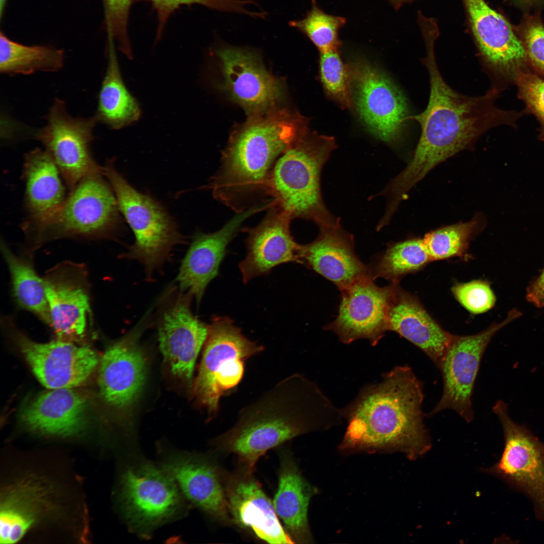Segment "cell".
Returning <instances> with one entry per match:
<instances>
[{"label": "cell", "instance_id": "obj_23", "mask_svg": "<svg viewBox=\"0 0 544 544\" xmlns=\"http://www.w3.org/2000/svg\"><path fill=\"white\" fill-rule=\"evenodd\" d=\"M267 203L237 213L220 230L212 233L196 234L183 259L177 281L179 290L201 301L209 283L218 275L226 248L245 220L268 208Z\"/></svg>", "mask_w": 544, "mask_h": 544}, {"label": "cell", "instance_id": "obj_6", "mask_svg": "<svg viewBox=\"0 0 544 544\" xmlns=\"http://www.w3.org/2000/svg\"><path fill=\"white\" fill-rule=\"evenodd\" d=\"M115 193L119 210L132 229L135 241L124 255L144 266L151 278L184 238L164 208L151 196L139 192L116 170L112 161L103 167Z\"/></svg>", "mask_w": 544, "mask_h": 544}, {"label": "cell", "instance_id": "obj_36", "mask_svg": "<svg viewBox=\"0 0 544 544\" xmlns=\"http://www.w3.org/2000/svg\"><path fill=\"white\" fill-rule=\"evenodd\" d=\"M346 24L345 18L326 13L314 0L304 18L289 23L307 36L319 52L338 50L341 45L339 31Z\"/></svg>", "mask_w": 544, "mask_h": 544}, {"label": "cell", "instance_id": "obj_24", "mask_svg": "<svg viewBox=\"0 0 544 544\" xmlns=\"http://www.w3.org/2000/svg\"><path fill=\"white\" fill-rule=\"evenodd\" d=\"M250 473L246 470L232 475L226 484L228 508L234 521L267 543H295L281 525L273 503Z\"/></svg>", "mask_w": 544, "mask_h": 544}, {"label": "cell", "instance_id": "obj_4", "mask_svg": "<svg viewBox=\"0 0 544 544\" xmlns=\"http://www.w3.org/2000/svg\"><path fill=\"white\" fill-rule=\"evenodd\" d=\"M299 113L277 107L249 115L234 130L210 183L214 197L237 213L267 195L270 172L281 154L308 130Z\"/></svg>", "mask_w": 544, "mask_h": 544}, {"label": "cell", "instance_id": "obj_19", "mask_svg": "<svg viewBox=\"0 0 544 544\" xmlns=\"http://www.w3.org/2000/svg\"><path fill=\"white\" fill-rule=\"evenodd\" d=\"M51 326L57 339L80 342L87 330L91 309L88 273L84 265L61 262L43 278Z\"/></svg>", "mask_w": 544, "mask_h": 544}, {"label": "cell", "instance_id": "obj_31", "mask_svg": "<svg viewBox=\"0 0 544 544\" xmlns=\"http://www.w3.org/2000/svg\"><path fill=\"white\" fill-rule=\"evenodd\" d=\"M108 62L98 97L96 116L110 128L121 129L138 121L140 105L124 83L116 57L114 42L108 41Z\"/></svg>", "mask_w": 544, "mask_h": 544}, {"label": "cell", "instance_id": "obj_26", "mask_svg": "<svg viewBox=\"0 0 544 544\" xmlns=\"http://www.w3.org/2000/svg\"><path fill=\"white\" fill-rule=\"evenodd\" d=\"M319 228L318 236L314 241L301 245L302 263L305 262L331 281L340 291L357 279L372 275L371 270L355 254L351 234L341 226Z\"/></svg>", "mask_w": 544, "mask_h": 544}, {"label": "cell", "instance_id": "obj_46", "mask_svg": "<svg viewBox=\"0 0 544 544\" xmlns=\"http://www.w3.org/2000/svg\"><path fill=\"white\" fill-rule=\"evenodd\" d=\"M526 1H531V0H526Z\"/></svg>", "mask_w": 544, "mask_h": 544}, {"label": "cell", "instance_id": "obj_43", "mask_svg": "<svg viewBox=\"0 0 544 544\" xmlns=\"http://www.w3.org/2000/svg\"><path fill=\"white\" fill-rule=\"evenodd\" d=\"M526 298L536 307H544V269L528 287Z\"/></svg>", "mask_w": 544, "mask_h": 544}, {"label": "cell", "instance_id": "obj_39", "mask_svg": "<svg viewBox=\"0 0 544 544\" xmlns=\"http://www.w3.org/2000/svg\"><path fill=\"white\" fill-rule=\"evenodd\" d=\"M514 84L518 98L525 106L522 112L536 118L540 125L538 139L544 142V79L528 67L517 74Z\"/></svg>", "mask_w": 544, "mask_h": 544}, {"label": "cell", "instance_id": "obj_34", "mask_svg": "<svg viewBox=\"0 0 544 544\" xmlns=\"http://www.w3.org/2000/svg\"><path fill=\"white\" fill-rule=\"evenodd\" d=\"M433 261L423 239L414 238L390 245L373 266L375 279L381 277L392 281L415 273Z\"/></svg>", "mask_w": 544, "mask_h": 544}, {"label": "cell", "instance_id": "obj_13", "mask_svg": "<svg viewBox=\"0 0 544 544\" xmlns=\"http://www.w3.org/2000/svg\"><path fill=\"white\" fill-rule=\"evenodd\" d=\"M520 315L519 311L512 310L505 320L492 324L478 333L453 334L439 368L443 377V393L439 401L429 413V416L450 409L467 422L473 419L472 395L484 353L493 336Z\"/></svg>", "mask_w": 544, "mask_h": 544}, {"label": "cell", "instance_id": "obj_17", "mask_svg": "<svg viewBox=\"0 0 544 544\" xmlns=\"http://www.w3.org/2000/svg\"><path fill=\"white\" fill-rule=\"evenodd\" d=\"M176 484L164 468L152 464L127 468L121 481V498L129 521L148 530L174 516L181 502Z\"/></svg>", "mask_w": 544, "mask_h": 544}, {"label": "cell", "instance_id": "obj_20", "mask_svg": "<svg viewBox=\"0 0 544 544\" xmlns=\"http://www.w3.org/2000/svg\"><path fill=\"white\" fill-rule=\"evenodd\" d=\"M45 478L30 474L5 485L1 492L0 540L15 543L57 508V489Z\"/></svg>", "mask_w": 544, "mask_h": 544}, {"label": "cell", "instance_id": "obj_32", "mask_svg": "<svg viewBox=\"0 0 544 544\" xmlns=\"http://www.w3.org/2000/svg\"><path fill=\"white\" fill-rule=\"evenodd\" d=\"M1 248L10 272L16 302L21 307L50 325L43 278L39 277L28 260L14 254L3 240Z\"/></svg>", "mask_w": 544, "mask_h": 544}, {"label": "cell", "instance_id": "obj_27", "mask_svg": "<svg viewBox=\"0 0 544 544\" xmlns=\"http://www.w3.org/2000/svg\"><path fill=\"white\" fill-rule=\"evenodd\" d=\"M58 167L46 150L36 149L25 157L23 177L26 206L29 214L24 229L32 235L43 228L61 208L66 198Z\"/></svg>", "mask_w": 544, "mask_h": 544}, {"label": "cell", "instance_id": "obj_29", "mask_svg": "<svg viewBox=\"0 0 544 544\" xmlns=\"http://www.w3.org/2000/svg\"><path fill=\"white\" fill-rule=\"evenodd\" d=\"M163 468L194 505L216 518L227 517L225 488L212 464L197 456L181 455L170 459Z\"/></svg>", "mask_w": 544, "mask_h": 544}, {"label": "cell", "instance_id": "obj_33", "mask_svg": "<svg viewBox=\"0 0 544 544\" xmlns=\"http://www.w3.org/2000/svg\"><path fill=\"white\" fill-rule=\"evenodd\" d=\"M62 50L42 45L27 46L15 42L2 31L0 34V71L2 73L30 74L37 71L55 72L63 64Z\"/></svg>", "mask_w": 544, "mask_h": 544}, {"label": "cell", "instance_id": "obj_22", "mask_svg": "<svg viewBox=\"0 0 544 544\" xmlns=\"http://www.w3.org/2000/svg\"><path fill=\"white\" fill-rule=\"evenodd\" d=\"M292 219L272 201L262 221L252 228H245L247 254L239 264L243 282L268 274L275 266L282 263H302L301 245L297 243L290 232Z\"/></svg>", "mask_w": 544, "mask_h": 544}, {"label": "cell", "instance_id": "obj_5", "mask_svg": "<svg viewBox=\"0 0 544 544\" xmlns=\"http://www.w3.org/2000/svg\"><path fill=\"white\" fill-rule=\"evenodd\" d=\"M335 147L333 138L308 130L277 160L268 177L267 195L292 219L340 226L339 219L323 202L320 184L322 167Z\"/></svg>", "mask_w": 544, "mask_h": 544}, {"label": "cell", "instance_id": "obj_30", "mask_svg": "<svg viewBox=\"0 0 544 544\" xmlns=\"http://www.w3.org/2000/svg\"><path fill=\"white\" fill-rule=\"evenodd\" d=\"M313 492L292 461L286 457L283 459L273 503L279 518L293 540L302 541L307 537L308 508Z\"/></svg>", "mask_w": 544, "mask_h": 544}, {"label": "cell", "instance_id": "obj_28", "mask_svg": "<svg viewBox=\"0 0 544 544\" xmlns=\"http://www.w3.org/2000/svg\"><path fill=\"white\" fill-rule=\"evenodd\" d=\"M87 402L73 388L53 389L34 398L22 407L23 424L38 433L69 436L85 426Z\"/></svg>", "mask_w": 544, "mask_h": 544}, {"label": "cell", "instance_id": "obj_10", "mask_svg": "<svg viewBox=\"0 0 544 544\" xmlns=\"http://www.w3.org/2000/svg\"><path fill=\"white\" fill-rule=\"evenodd\" d=\"M348 65L353 103L370 132L395 143L410 120L406 98L385 74L363 59Z\"/></svg>", "mask_w": 544, "mask_h": 544}, {"label": "cell", "instance_id": "obj_18", "mask_svg": "<svg viewBox=\"0 0 544 544\" xmlns=\"http://www.w3.org/2000/svg\"><path fill=\"white\" fill-rule=\"evenodd\" d=\"M372 275L363 276L341 290L342 300L336 319L326 328L343 343L367 339L375 346L387 330V315L392 284L376 285Z\"/></svg>", "mask_w": 544, "mask_h": 544}, {"label": "cell", "instance_id": "obj_15", "mask_svg": "<svg viewBox=\"0 0 544 544\" xmlns=\"http://www.w3.org/2000/svg\"><path fill=\"white\" fill-rule=\"evenodd\" d=\"M3 320L34 374L48 389L73 388L81 385L98 363L97 355L89 347L59 339L37 343L17 329L11 318Z\"/></svg>", "mask_w": 544, "mask_h": 544}, {"label": "cell", "instance_id": "obj_16", "mask_svg": "<svg viewBox=\"0 0 544 544\" xmlns=\"http://www.w3.org/2000/svg\"><path fill=\"white\" fill-rule=\"evenodd\" d=\"M163 298L157 316L159 341L172 373L187 381L208 335V325L192 314L188 293L171 289Z\"/></svg>", "mask_w": 544, "mask_h": 544}, {"label": "cell", "instance_id": "obj_12", "mask_svg": "<svg viewBox=\"0 0 544 544\" xmlns=\"http://www.w3.org/2000/svg\"><path fill=\"white\" fill-rule=\"evenodd\" d=\"M46 124L36 130L34 137L50 155L70 191L84 178L103 174V167L93 159L89 146L95 116L76 118L66 112L64 101L56 99L46 116Z\"/></svg>", "mask_w": 544, "mask_h": 544}, {"label": "cell", "instance_id": "obj_9", "mask_svg": "<svg viewBox=\"0 0 544 544\" xmlns=\"http://www.w3.org/2000/svg\"><path fill=\"white\" fill-rule=\"evenodd\" d=\"M102 174L78 183L53 219L33 235L36 244L63 237H109L117 231L120 224L117 200Z\"/></svg>", "mask_w": 544, "mask_h": 544}, {"label": "cell", "instance_id": "obj_41", "mask_svg": "<svg viewBox=\"0 0 544 544\" xmlns=\"http://www.w3.org/2000/svg\"><path fill=\"white\" fill-rule=\"evenodd\" d=\"M451 291L461 305L473 314L483 313L489 310L496 302L490 285L481 280L456 283L452 287Z\"/></svg>", "mask_w": 544, "mask_h": 544}, {"label": "cell", "instance_id": "obj_11", "mask_svg": "<svg viewBox=\"0 0 544 544\" xmlns=\"http://www.w3.org/2000/svg\"><path fill=\"white\" fill-rule=\"evenodd\" d=\"M493 411L502 425L504 448L499 462L489 471L526 496L533 504L536 517L544 521V443L510 418L503 401L498 400Z\"/></svg>", "mask_w": 544, "mask_h": 544}, {"label": "cell", "instance_id": "obj_37", "mask_svg": "<svg viewBox=\"0 0 544 544\" xmlns=\"http://www.w3.org/2000/svg\"><path fill=\"white\" fill-rule=\"evenodd\" d=\"M320 77L326 93L342 107L353 105L350 76L338 50L320 52Z\"/></svg>", "mask_w": 544, "mask_h": 544}, {"label": "cell", "instance_id": "obj_44", "mask_svg": "<svg viewBox=\"0 0 544 544\" xmlns=\"http://www.w3.org/2000/svg\"><path fill=\"white\" fill-rule=\"evenodd\" d=\"M395 10L399 9L404 4L415 0H387Z\"/></svg>", "mask_w": 544, "mask_h": 544}, {"label": "cell", "instance_id": "obj_21", "mask_svg": "<svg viewBox=\"0 0 544 544\" xmlns=\"http://www.w3.org/2000/svg\"><path fill=\"white\" fill-rule=\"evenodd\" d=\"M147 316L111 345L101 359L98 384L101 396L117 409L127 407L134 401L145 381L146 359L139 341L147 326Z\"/></svg>", "mask_w": 544, "mask_h": 544}, {"label": "cell", "instance_id": "obj_3", "mask_svg": "<svg viewBox=\"0 0 544 544\" xmlns=\"http://www.w3.org/2000/svg\"><path fill=\"white\" fill-rule=\"evenodd\" d=\"M423 384L407 365L384 374L342 409L348 425L342 448L395 450L415 459L430 442L424 423Z\"/></svg>", "mask_w": 544, "mask_h": 544}, {"label": "cell", "instance_id": "obj_7", "mask_svg": "<svg viewBox=\"0 0 544 544\" xmlns=\"http://www.w3.org/2000/svg\"><path fill=\"white\" fill-rule=\"evenodd\" d=\"M264 347L247 338L227 316L213 318L208 325L202 359L193 394L211 419L217 415L221 397L241 381L244 363Z\"/></svg>", "mask_w": 544, "mask_h": 544}, {"label": "cell", "instance_id": "obj_35", "mask_svg": "<svg viewBox=\"0 0 544 544\" xmlns=\"http://www.w3.org/2000/svg\"><path fill=\"white\" fill-rule=\"evenodd\" d=\"M486 221L481 215L469 221L445 226L426 234L423 238L432 261L454 257H463L469 244L485 227Z\"/></svg>", "mask_w": 544, "mask_h": 544}, {"label": "cell", "instance_id": "obj_40", "mask_svg": "<svg viewBox=\"0 0 544 544\" xmlns=\"http://www.w3.org/2000/svg\"><path fill=\"white\" fill-rule=\"evenodd\" d=\"M133 0H103L106 28L109 40L116 42L118 49L128 59L132 58L128 24Z\"/></svg>", "mask_w": 544, "mask_h": 544}, {"label": "cell", "instance_id": "obj_45", "mask_svg": "<svg viewBox=\"0 0 544 544\" xmlns=\"http://www.w3.org/2000/svg\"><path fill=\"white\" fill-rule=\"evenodd\" d=\"M7 0H0V16L2 17Z\"/></svg>", "mask_w": 544, "mask_h": 544}, {"label": "cell", "instance_id": "obj_42", "mask_svg": "<svg viewBox=\"0 0 544 544\" xmlns=\"http://www.w3.org/2000/svg\"><path fill=\"white\" fill-rule=\"evenodd\" d=\"M531 69L544 79V26L536 20L524 25L520 39Z\"/></svg>", "mask_w": 544, "mask_h": 544}, {"label": "cell", "instance_id": "obj_25", "mask_svg": "<svg viewBox=\"0 0 544 544\" xmlns=\"http://www.w3.org/2000/svg\"><path fill=\"white\" fill-rule=\"evenodd\" d=\"M387 330L393 331L424 352L439 368L453 334L443 329L415 296L392 281Z\"/></svg>", "mask_w": 544, "mask_h": 544}, {"label": "cell", "instance_id": "obj_1", "mask_svg": "<svg viewBox=\"0 0 544 544\" xmlns=\"http://www.w3.org/2000/svg\"><path fill=\"white\" fill-rule=\"evenodd\" d=\"M426 55L422 60L430 79L427 106L419 114L410 116L421 127V134L413 156L406 167L392 180L402 194L409 190L434 167L464 149H470L489 129L500 125L517 127L524 114L499 109L498 98L488 93L471 97L459 93L445 81L438 68L435 52L437 31L422 33Z\"/></svg>", "mask_w": 544, "mask_h": 544}, {"label": "cell", "instance_id": "obj_8", "mask_svg": "<svg viewBox=\"0 0 544 544\" xmlns=\"http://www.w3.org/2000/svg\"><path fill=\"white\" fill-rule=\"evenodd\" d=\"M462 2L478 56L491 81L488 91L499 96L514 84L520 71L529 67L523 43L504 17L485 0Z\"/></svg>", "mask_w": 544, "mask_h": 544}, {"label": "cell", "instance_id": "obj_2", "mask_svg": "<svg viewBox=\"0 0 544 544\" xmlns=\"http://www.w3.org/2000/svg\"><path fill=\"white\" fill-rule=\"evenodd\" d=\"M344 419L317 385L297 373L287 377L242 407L234 425L213 444L236 455L252 471L266 451L298 436Z\"/></svg>", "mask_w": 544, "mask_h": 544}, {"label": "cell", "instance_id": "obj_14", "mask_svg": "<svg viewBox=\"0 0 544 544\" xmlns=\"http://www.w3.org/2000/svg\"><path fill=\"white\" fill-rule=\"evenodd\" d=\"M215 53L223 77L222 88L249 116L279 107L285 85L266 69L257 52L224 46Z\"/></svg>", "mask_w": 544, "mask_h": 544}, {"label": "cell", "instance_id": "obj_38", "mask_svg": "<svg viewBox=\"0 0 544 544\" xmlns=\"http://www.w3.org/2000/svg\"><path fill=\"white\" fill-rule=\"evenodd\" d=\"M157 13L158 29L157 39L162 36L167 22L171 15L180 6L199 4L208 8L220 11L243 14L260 18V12L248 10L246 6L255 5L251 0H148Z\"/></svg>", "mask_w": 544, "mask_h": 544}]
</instances>
